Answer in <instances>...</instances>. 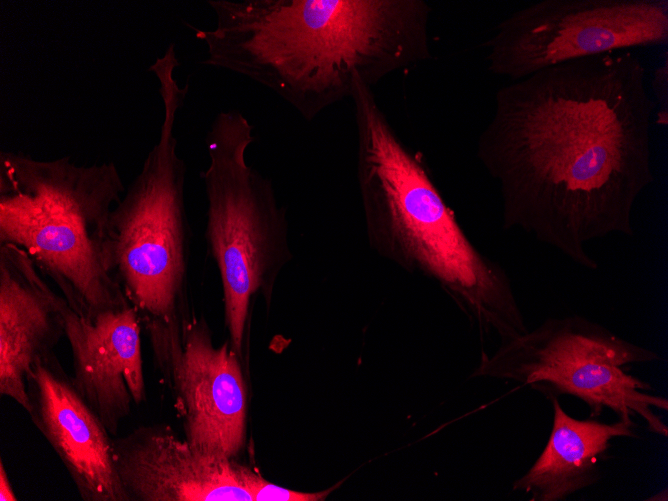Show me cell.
Here are the masks:
<instances>
[{
	"instance_id": "6da1fadb",
	"label": "cell",
	"mask_w": 668,
	"mask_h": 501,
	"mask_svg": "<svg viewBox=\"0 0 668 501\" xmlns=\"http://www.w3.org/2000/svg\"><path fill=\"white\" fill-rule=\"evenodd\" d=\"M654 103L632 50L552 66L495 94L476 156L500 194L502 227L596 270L592 241L634 234L654 181Z\"/></svg>"
},
{
	"instance_id": "7a4b0ae2",
	"label": "cell",
	"mask_w": 668,
	"mask_h": 501,
	"mask_svg": "<svg viewBox=\"0 0 668 501\" xmlns=\"http://www.w3.org/2000/svg\"><path fill=\"white\" fill-rule=\"evenodd\" d=\"M216 27L198 29L204 64L269 88L306 121L431 59L424 0H208Z\"/></svg>"
},
{
	"instance_id": "3957f363",
	"label": "cell",
	"mask_w": 668,
	"mask_h": 501,
	"mask_svg": "<svg viewBox=\"0 0 668 501\" xmlns=\"http://www.w3.org/2000/svg\"><path fill=\"white\" fill-rule=\"evenodd\" d=\"M357 182L366 237L381 258L435 281L481 334L528 331L503 267L468 238L424 155L399 137L373 88L355 79Z\"/></svg>"
},
{
	"instance_id": "277c9868",
	"label": "cell",
	"mask_w": 668,
	"mask_h": 501,
	"mask_svg": "<svg viewBox=\"0 0 668 501\" xmlns=\"http://www.w3.org/2000/svg\"><path fill=\"white\" fill-rule=\"evenodd\" d=\"M124 192L113 162L1 152L0 245L23 249L80 315L124 306L106 258L109 218Z\"/></svg>"
},
{
	"instance_id": "5b68a950",
	"label": "cell",
	"mask_w": 668,
	"mask_h": 501,
	"mask_svg": "<svg viewBox=\"0 0 668 501\" xmlns=\"http://www.w3.org/2000/svg\"><path fill=\"white\" fill-rule=\"evenodd\" d=\"M179 65L177 56L168 52L149 67L163 102L160 135L113 208L106 242L108 268L136 309L152 348L180 340L194 317L185 303L191 237L186 165L174 134L189 87H180L174 76Z\"/></svg>"
},
{
	"instance_id": "8992f818",
	"label": "cell",
	"mask_w": 668,
	"mask_h": 501,
	"mask_svg": "<svg viewBox=\"0 0 668 501\" xmlns=\"http://www.w3.org/2000/svg\"><path fill=\"white\" fill-rule=\"evenodd\" d=\"M252 131L240 111L218 113L206 137L209 165L201 173L205 239L222 282L229 342L239 357L251 300L293 258L287 211L272 181L246 161Z\"/></svg>"
},
{
	"instance_id": "52a82bcc",
	"label": "cell",
	"mask_w": 668,
	"mask_h": 501,
	"mask_svg": "<svg viewBox=\"0 0 668 501\" xmlns=\"http://www.w3.org/2000/svg\"><path fill=\"white\" fill-rule=\"evenodd\" d=\"M661 355L630 342L580 315L551 317L533 330L501 342L491 355L482 353L471 377L510 380L558 397L582 400L592 418L604 409L618 418L640 417L648 431L668 436L657 411H668L666 397L627 372L631 365L660 361Z\"/></svg>"
},
{
	"instance_id": "ba28073f",
	"label": "cell",
	"mask_w": 668,
	"mask_h": 501,
	"mask_svg": "<svg viewBox=\"0 0 668 501\" xmlns=\"http://www.w3.org/2000/svg\"><path fill=\"white\" fill-rule=\"evenodd\" d=\"M667 42V0H540L502 19L483 46L487 70L516 81L570 61Z\"/></svg>"
},
{
	"instance_id": "9c48e42d",
	"label": "cell",
	"mask_w": 668,
	"mask_h": 501,
	"mask_svg": "<svg viewBox=\"0 0 668 501\" xmlns=\"http://www.w3.org/2000/svg\"><path fill=\"white\" fill-rule=\"evenodd\" d=\"M157 361L172 379L186 440L206 455L233 459L245 440L247 395L230 342L216 347L205 320L194 316L179 346Z\"/></svg>"
},
{
	"instance_id": "30bf717a",
	"label": "cell",
	"mask_w": 668,
	"mask_h": 501,
	"mask_svg": "<svg viewBox=\"0 0 668 501\" xmlns=\"http://www.w3.org/2000/svg\"><path fill=\"white\" fill-rule=\"evenodd\" d=\"M30 415L58 455L84 501H130L116 469L112 438L55 353L33 367L27 381Z\"/></svg>"
},
{
	"instance_id": "8fae6325",
	"label": "cell",
	"mask_w": 668,
	"mask_h": 501,
	"mask_svg": "<svg viewBox=\"0 0 668 501\" xmlns=\"http://www.w3.org/2000/svg\"><path fill=\"white\" fill-rule=\"evenodd\" d=\"M63 316L73 384L109 434L116 436L132 404L145 399L139 315L128 303L86 317L66 302Z\"/></svg>"
},
{
	"instance_id": "7c38bea8",
	"label": "cell",
	"mask_w": 668,
	"mask_h": 501,
	"mask_svg": "<svg viewBox=\"0 0 668 501\" xmlns=\"http://www.w3.org/2000/svg\"><path fill=\"white\" fill-rule=\"evenodd\" d=\"M112 453L130 501H254L236 461L206 455L166 427L112 438Z\"/></svg>"
},
{
	"instance_id": "4fadbf2b",
	"label": "cell",
	"mask_w": 668,
	"mask_h": 501,
	"mask_svg": "<svg viewBox=\"0 0 668 501\" xmlns=\"http://www.w3.org/2000/svg\"><path fill=\"white\" fill-rule=\"evenodd\" d=\"M45 277L23 249L0 245V394L27 413L28 377L65 336L66 300Z\"/></svg>"
},
{
	"instance_id": "5bb4252c",
	"label": "cell",
	"mask_w": 668,
	"mask_h": 501,
	"mask_svg": "<svg viewBox=\"0 0 668 501\" xmlns=\"http://www.w3.org/2000/svg\"><path fill=\"white\" fill-rule=\"evenodd\" d=\"M553 423L547 443L527 472L512 489L529 495L531 501H561L600 480V462L611 442L637 437L633 418L603 423L593 418L577 419L562 408L558 397L550 398Z\"/></svg>"
},
{
	"instance_id": "9a60e30c",
	"label": "cell",
	"mask_w": 668,
	"mask_h": 501,
	"mask_svg": "<svg viewBox=\"0 0 668 501\" xmlns=\"http://www.w3.org/2000/svg\"><path fill=\"white\" fill-rule=\"evenodd\" d=\"M238 476L254 501H323L340 483L319 492H300L272 484L246 466L238 463Z\"/></svg>"
},
{
	"instance_id": "2e32d148",
	"label": "cell",
	"mask_w": 668,
	"mask_h": 501,
	"mask_svg": "<svg viewBox=\"0 0 668 501\" xmlns=\"http://www.w3.org/2000/svg\"><path fill=\"white\" fill-rule=\"evenodd\" d=\"M652 91L654 103V122L660 127L668 125V57L665 52L661 62L653 73Z\"/></svg>"
},
{
	"instance_id": "e0dca14e",
	"label": "cell",
	"mask_w": 668,
	"mask_h": 501,
	"mask_svg": "<svg viewBox=\"0 0 668 501\" xmlns=\"http://www.w3.org/2000/svg\"><path fill=\"white\" fill-rule=\"evenodd\" d=\"M18 500L14 491L11 487L10 481L7 476V472L3 466V462L0 463V501H16Z\"/></svg>"
}]
</instances>
